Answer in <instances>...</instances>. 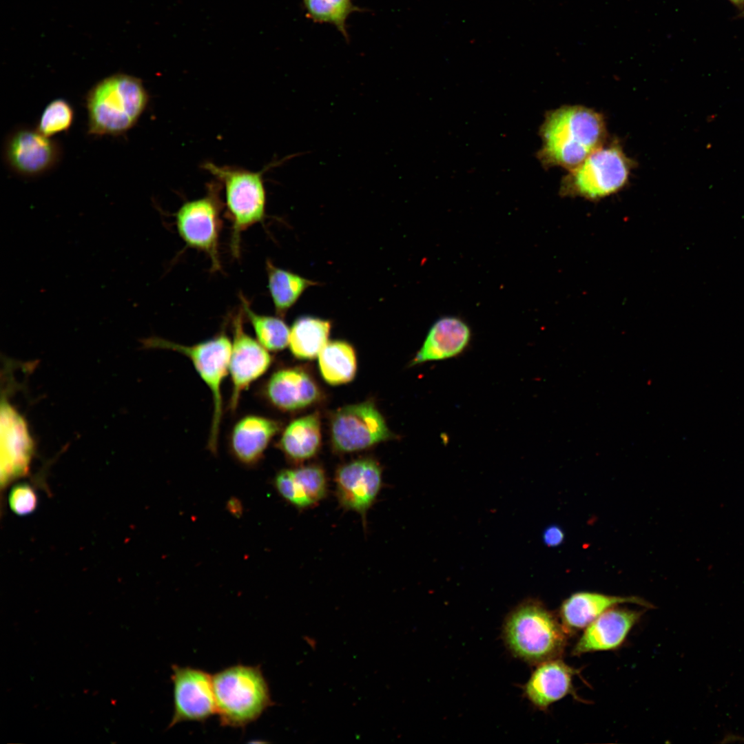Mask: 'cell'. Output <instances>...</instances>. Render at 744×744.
<instances>
[{"instance_id":"6da1fadb","label":"cell","mask_w":744,"mask_h":744,"mask_svg":"<svg viewBox=\"0 0 744 744\" xmlns=\"http://www.w3.org/2000/svg\"><path fill=\"white\" fill-rule=\"evenodd\" d=\"M539 132L543 144L537 156L541 164L568 171L603 145L607 137L603 116L582 105H563L548 112Z\"/></svg>"},{"instance_id":"7a4b0ae2","label":"cell","mask_w":744,"mask_h":744,"mask_svg":"<svg viewBox=\"0 0 744 744\" xmlns=\"http://www.w3.org/2000/svg\"><path fill=\"white\" fill-rule=\"evenodd\" d=\"M149 101L147 90L136 76L118 72L101 79L85 98L88 134H125L138 123Z\"/></svg>"},{"instance_id":"3957f363","label":"cell","mask_w":744,"mask_h":744,"mask_svg":"<svg viewBox=\"0 0 744 744\" xmlns=\"http://www.w3.org/2000/svg\"><path fill=\"white\" fill-rule=\"evenodd\" d=\"M570 634L540 601L528 598L506 617L502 638L510 652L532 665L560 659Z\"/></svg>"},{"instance_id":"277c9868","label":"cell","mask_w":744,"mask_h":744,"mask_svg":"<svg viewBox=\"0 0 744 744\" xmlns=\"http://www.w3.org/2000/svg\"><path fill=\"white\" fill-rule=\"evenodd\" d=\"M212 681L216 714L223 726L244 727L273 703L259 666L232 665L214 674Z\"/></svg>"},{"instance_id":"5b68a950","label":"cell","mask_w":744,"mask_h":744,"mask_svg":"<svg viewBox=\"0 0 744 744\" xmlns=\"http://www.w3.org/2000/svg\"><path fill=\"white\" fill-rule=\"evenodd\" d=\"M282 161H276L258 172L220 166L209 161L203 165V168L225 189L226 214L231 223V249L236 257L239 255L242 232L261 223L265 217L267 196L263 174Z\"/></svg>"},{"instance_id":"8992f818","label":"cell","mask_w":744,"mask_h":744,"mask_svg":"<svg viewBox=\"0 0 744 744\" xmlns=\"http://www.w3.org/2000/svg\"><path fill=\"white\" fill-rule=\"evenodd\" d=\"M634 162L617 141L602 145L562 178L560 194L596 200L622 189Z\"/></svg>"},{"instance_id":"52a82bcc","label":"cell","mask_w":744,"mask_h":744,"mask_svg":"<svg viewBox=\"0 0 744 744\" xmlns=\"http://www.w3.org/2000/svg\"><path fill=\"white\" fill-rule=\"evenodd\" d=\"M146 347L171 350L190 360L198 374L208 387L212 397L213 413L208 447L216 453L223 417L222 386L229 373L231 340L225 333L192 345H185L158 337L144 340Z\"/></svg>"},{"instance_id":"ba28073f","label":"cell","mask_w":744,"mask_h":744,"mask_svg":"<svg viewBox=\"0 0 744 744\" xmlns=\"http://www.w3.org/2000/svg\"><path fill=\"white\" fill-rule=\"evenodd\" d=\"M329 435L333 449L342 454L366 450L395 438L383 415L371 400L333 411L329 418Z\"/></svg>"},{"instance_id":"9c48e42d","label":"cell","mask_w":744,"mask_h":744,"mask_svg":"<svg viewBox=\"0 0 744 744\" xmlns=\"http://www.w3.org/2000/svg\"><path fill=\"white\" fill-rule=\"evenodd\" d=\"M221 185L210 183L207 194L184 203L175 215L177 231L186 245L207 254L215 270L220 267L218 243L222 227Z\"/></svg>"},{"instance_id":"30bf717a","label":"cell","mask_w":744,"mask_h":744,"mask_svg":"<svg viewBox=\"0 0 744 744\" xmlns=\"http://www.w3.org/2000/svg\"><path fill=\"white\" fill-rule=\"evenodd\" d=\"M63 155L61 144L36 127L19 126L9 132L2 146V158L14 174L25 178L41 176L55 168Z\"/></svg>"},{"instance_id":"8fae6325","label":"cell","mask_w":744,"mask_h":744,"mask_svg":"<svg viewBox=\"0 0 744 744\" xmlns=\"http://www.w3.org/2000/svg\"><path fill=\"white\" fill-rule=\"evenodd\" d=\"M244 313L240 310L233 318V338L229 373L231 381V395L229 402L234 412L242 392L263 375L270 367L272 358L269 351L245 330Z\"/></svg>"},{"instance_id":"7c38bea8","label":"cell","mask_w":744,"mask_h":744,"mask_svg":"<svg viewBox=\"0 0 744 744\" xmlns=\"http://www.w3.org/2000/svg\"><path fill=\"white\" fill-rule=\"evenodd\" d=\"M172 669L174 713L169 727L180 722H203L216 714L212 676L187 666L174 665Z\"/></svg>"},{"instance_id":"4fadbf2b","label":"cell","mask_w":744,"mask_h":744,"mask_svg":"<svg viewBox=\"0 0 744 744\" xmlns=\"http://www.w3.org/2000/svg\"><path fill=\"white\" fill-rule=\"evenodd\" d=\"M335 482L340 506L358 513L365 523L366 513L381 489L380 464L369 457L351 460L338 468Z\"/></svg>"},{"instance_id":"5bb4252c","label":"cell","mask_w":744,"mask_h":744,"mask_svg":"<svg viewBox=\"0 0 744 744\" xmlns=\"http://www.w3.org/2000/svg\"><path fill=\"white\" fill-rule=\"evenodd\" d=\"M33 441L23 418L7 402L1 406V490L25 476L33 455Z\"/></svg>"},{"instance_id":"9a60e30c","label":"cell","mask_w":744,"mask_h":744,"mask_svg":"<svg viewBox=\"0 0 744 744\" xmlns=\"http://www.w3.org/2000/svg\"><path fill=\"white\" fill-rule=\"evenodd\" d=\"M263 393L276 409L283 412L302 410L318 402L321 391L313 378L299 367L275 371L267 380Z\"/></svg>"},{"instance_id":"2e32d148","label":"cell","mask_w":744,"mask_h":744,"mask_svg":"<svg viewBox=\"0 0 744 744\" xmlns=\"http://www.w3.org/2000/svg\"><path fill=\"white\" fill-rule=\"evenodd\" d=\"M615 607L602 613L586 627L572 650V654L579 656L587 652L614 650L622 644L644 610Z\"/></svg>"},{"instance_id":"e0dca14e","label":"cell","mask_w":744,"mask_h":744,"mask_svg":"<svg viewBox=\"0 0 744 744\" xmlns=\"http://www.w3.org/2000/svg\"><path fill=\"white\" fill-rule=\"evenodd\" d=\"M471 338V329L464 320L455 316H442L430 327L410 366L456 358L468 349Z\"/></svg>"},{"instance_id":"ac0fdd59","label":"cell","mask_w":744,"mask_h":744,"mask_svg":"<svg viewBox=\"0 0 744 744\" xmlns=\"http://www.w3.org/2000/svg\"><path fill=\"white\" fill-rule=\"evenodd\" d=\"M524 686L527 699L535 707L546 710L555 702L568 694L575 696L573 676L579 670L569 666L560 659L549 660L537 665Z\"/></svg>"},{"instance_id":"d6986e66","label":"cell","mask_w":744,"mask_h":744,"mask_svg":"<svg viewBox=\"0 0 744 744\" xmlns=\"http://www.w3.org/2000/svg\"><path fill=\"white\" fill-rule=\"evenodd\" d=\"M622 603H634L645 608L653 606L638 597H620L593 592H577L562 603L559 610L561 623L570 635L587 627L602 613Z\"/></svg>"},{"instance_id":"ffe728a7","label":"cell","mask_w":744,"mask_h":744,"mask_svg":"<svg viewBox=\"0 0 744 744\" xmlns=\"http://www.w3.org/2000/svg\"><path fill=\"white\" fill-rule=\"evenodd\" d=\"M280 430V424L273 419L258 415L242 417L234 424L230 434L232 454L244 464L257 463Z\"/></svg>"},{"instance_id":"44dd1931","label":"cell","mask_w":744,"mask_h":744,"mask_svg":"<svg viewBox=\"0 0 744 744\" xmlns=\"http://www.w3.org/2000/svg\"><path fill=\"white\" fill-rule=\"evenodd\" d=\"M274 484L283 498L299 508L316 505L327 493L325 472L316 464L281 470L276 475Z\"/></svg>"},{"instance_id":"7402d4cb","label":"cell","mask_w":744,"mask_h":744,"mask_svg":"<svg viewBox=\"0 0 744 744\" xmlns=\"http://www.w3.org/2000/svg\"><path fill=\"white\" fill-rule=\"evenodd\" d=\"M322 444V428L317 412L296 418L283 429L278 446L291 462L300 463L314 457Z\"/></svg>"},{"instance_id":"603a6c76","label":"cell","mask_w":744,"mask_h":744,"mask_svg":"<svg viewBox=\"0 0 744 744\" xmlns=\"http://www.w3.org/2000/svg\"><path fill=\"white\" fill-rule=\"evenodd\" d=\"M331 324L311 316L296 319L290 329L289 347L293 356L301 360H311L318 356L328 342Z\"/></svg>"},{"instance_id":"cb8c5ba5","label":"cell","mask_w":744,"mask_h":744,"mask_svg":"<svg viewBox=\"0 0 744 744\" xmlns=\"http://www.w3.org/2000/svg\"><path fill=\"white\" fill-rule=\"evenodd\" d=\"M318 359L320 374L329 384L336 386L349 383L356 375V353L353 346L346 341L328 342Z\"/></svg>"},{"instance_id":"d4e9b609","label":"cell","mask_w":744,"mask_h":744,"mask_svg":"<svg viewBox=\"0 0 744 744\" xmlns=\"http://www.w3.org/2000/svg\"><path fill=\"white\" fill-rule=\"evenodd\" d=\"M266 270L269 293L280 317L285 316L308 287L316 285L311 280L275 266L270 260L266 262Z\"/></svg>"},{"instance_id":"484cf974","label":"cell","mask_w":744,"mask_h":744,"mask_svg":"<svg viewBox=\"0 0 744 744\" xmlns=\"http://www.w3.org/2000/svg\"><path fill=\"white\" fill-rule=\"evenodd\" d=\"M240 300L244 316L251 325L256 340L269 351L285 349L289 345L290 329L281 317L259 314L251 309L242 296Z\"/></svg>"},{"instance_id":"4316f807","label":"cell","mask_w":744,"mask_h":744,"mask_svg":"<svg viewBox=\"0 0 744 744\" xmlns=\"http://www.w3.org/2000/svg\"><path fill=\"white\" fill-rule=\"evenodd\" d=\"M307 15L315 22L335 25L349 39L346 21L351 13L359 10L351 0H303Z\"/></svg>"},{"instance_id":"83f0119b","label":"cell","mask_w":744,"mask_h":744,"mask_svg":"<svg viewBox=\"0 0 744 744\" xmlns=\"http://www.w3.org/2000/svg\"><path fill=\"white\" fill-rule=\"evenodd\" d=\"M74 120V110L65 99L51 101L39 117L36 128L43 135L52 137L68 132Z\"/></svg>"},{"instance_id":"f1b7e54d","label":"cell","mask_w":744,"mask_h":744,"mask_svg":"<svg viewBox=\"0 0 744 744\" xmlns=\"http://www.w3.org/2000/svg\"><path fill=\"white\" fill-rule=\"evenodd\" d=\"M8 504L11 510L16 515H28L37 508L38 496L33 487L28 484H17L10 491Z\"/></svg>"},{"instance_id":"f546056e","label":"cell","mask_w":744,"mask_h":744,"mask_svg":"<svg viewBox=\"0 0 744 744\" xmlns=\"http://www.w3.org/2000/svg\"><path fill=\"white\" fill-rule=\"evenodd\" d=\"M564 539L565 533L563 529L555 524L550 525L545 528L542 535L544 544L552 548L561 545Z\"/></svg>"},{"instance_id":"4dcf8cb0","label":"cell","mask_w":744,"mask_h":744,"mask_svg":"<svg viewBox=\"0 0 744 744\" xmlns=\"http://www.w3.org/2000/svg\"><path fill=\"white\" fill-rule=\"evenodd\" d=\"M729 1H730L733 4H734L735 6H736L738 7H741V6H743L744 5V0H729Z\"/></svg>"},{"instance_id":"1f68e13d","label":"cell","mask_w":744,"mask_h":744,"mask_svg":"<svg viewBox=\"0 0 744 744\" xmlns=\"http://www.w3.org/2000/svg\"><path fill=\"white\" fill-rule=\"evenodd\" d=\"M742 14H743V15L744 16V10H743V12Z\"/></svg>"}]
</instances>
